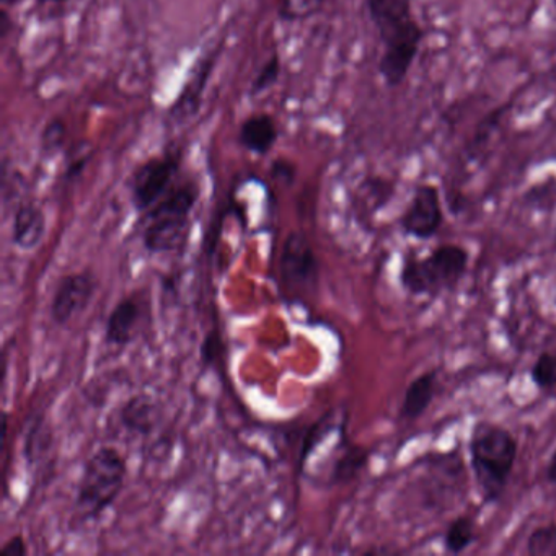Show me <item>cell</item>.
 Here are the masks:
<instances>
[{
  "instance_id": "f1b7e54d",
  "label": "cell",
  "mask_w": 556,
  "mask_h": 556,
  "mask_svg": "<svg viewBox=\"0 0 556 556\" xmlns=\"http://www.w3.org/2000/svg\"><path fill=\"white\" fill-rule=\"evenodd\" d=\"M2 555L4 556H25L27 555V545L21 535L14 536L2 546Z\"/></svg>"
},
{
  "instance_id": "52a82bcc",
  "label": "cell",
  "mask_w": 556,
  "mask_h": 556,
  "mask_svg": "<svg viewBox=\"0 0 556 556\" xmlns=\"http://www.w3.org/2000/svg\"><path fill=\"white\" fill-rule=\"evenodd\" d=\"M279 273L289 301L304 302L317 291L320 263L304 232L289 233L282 245Z\"/></svg>"
},
{
  "instance_id": "d4e9b609",
  "label": "cell",
  "mask_w": 556,
  "mask_h": 556,
  "mask_svg": "<svg viewBox=\"0 0 556 556\" xmlns=\"http://www.w3.org/2000/svg\"><path fill=\"white\" fill-rule=\"evenodd\" d=\"M66 141V123L54 118L45 125L40 135V149L45 154H56L64 148Z\"/></svg>"
},
{
  "instance_id": "f546056e",
  "label": "cell",
  "mask_w": 556,
  "mask_h": 556,
  "mask_svg": "<svg viewBox=\"0 0 556 556\" xmlns=\"http://www.w3.org/2000/svg\"><path fill=\"white\" fill-rule=\"evenodd\" d=\"M12 30H14V21H12L8 8H2V11H0V38L8 40Z\"/></svg>"
},
{
  "instance_id": "ba28073f",
  "label": "cell",
  "mask_w": 556,
  "mask_h": 556,
  "mask_svg": "<svg viewBox=\"0 0 556 556\" xmlns=\"http://www.w3.org/2000/svg\"><path fill=\"white\" fill-rule=\"evenodd\" d=\"M444 224L441 191L435 185L419 184L413 191L405 213L400 217V227L406 236L416 240H429Z\"/></svg>"
},
{
  "instance_id": "2e32d148",
  "label": "cell",
  "mask_w": 556,
  "mask_h": 556,
  "mask_svg": "<svg viewBox=\"0 0 556 556\" xmlns=\"http://www.w3.org/2000/svg\"><path fill=\"white\" fill-rule=\"evenodd\" d=\"M510 103L506 105L497 106V109L491 110L486 116L480 119L477 128H475L473 135L468 139L467 148H465V154H467L468 161H477L480 154L486 152L488 146L493 141L496 132L500 131V126L503 125L504 116L510 112Z\"/></svg>"
},
{
  "instance_id": "30bf717a",
  "label": "cell",
  "mask_w": 556,
  "mask_h": 556,
  "mask_svg": "<svg viewBox=\"0 0 556 556\" xmlns=\"http://www.w3.org/2000/svg\"><path fill=\"white\" fill-rule=\"evenodd\" d=\"M220 50H223V45L207 53L206 56L201 58L190 79L181 89L180 96L177 97L174 105H172L170 118L178 123V125L190 122L200 112L201 102H203L211 74H213L217 60L220 58Z\"/></svg>"
},
{
  "instance_id": "d6a6232c",
  "label": "cell",
  "mask_w": 556,
  "mask_h": 556,
  "mask_svg": "<svg viewBox=\"0 0 556 556\" xmlns=\"http://www.w3.org/2000/svg\"><path fill=\"white\" fill-rule=\"evenodd\" d=\"M0 2H2V8L14 9L21 5L24 0H0Z\"/></svg>"
},
{
  "instance_id": "d6986e66",
  "label": "cell",
  "mask_w": 556,
  "mask_h": 556,
  "mask_svg": "<svg viewBox=\"0 0 556 556\" xmlns=\"http://www.w3.org/2000/svg\"><path fill=\"white\" fill-rule=\"evenodd\" d=\"M475 540V519L473 517L464 516L455 517L448 523L444 533V548L451 555H460Z\"/></svg>"
},
{
  "instance_id": "836d02e7",
  "label": "cell",
  "mask_w": 556,
  "mask_h": 556,
  "mask_svg": "<svg viewBox=\"0 0 556 556\" xmlns=\"http://www.w3.org/2000/svg\"><path fill=\"white\" fill-rule=\"evenodd\" d=\"M553 2H555V8H556V0H553Z\"/></svg>"
},
{
  "instance_id": "4316f807",
  "label": "cell",
  "mask_w": 556,
  "mask_h": 556,
  "mask_svg": "<svg viewBox=\"0 0 556 556\" xmlns=\"http://www.w3.org/2000/svg\"><path fill=\"white\" fill-rule=\"evenodd\" d=\"M220 350H223V341H220L219 334L216 331H211L201 344V359L206 366H211L219 359Z\"/></svg>"
},
{
  "instance_id": "e0dca14e",
  "label": "cell",
  "mask_w": 556,
  "mask_h": 556,
  "mask_svg": "<svg viewBox=\"0 0 556 556\" xmlns=\"http://www.w3.org/2000/svg\"><path fill=\"white\" fill-rule=\"evenodd\" d=\"M370 452L361 445L348 444L334 460L331 468V483H350L359 477L361 471L369 464Z\"/></svg>"
},
{
  "instance_id": "277c9868",
  "label": "cell",
  "mask_w": 556,
  "mask_h": 556,
  "mask_svg": "<svg viewBox=\"0 0 556 556\" xmlns=\"http://www.w3.org/2000/svg\"><path fill=\"white\" fill-rule=\"evenodd\" d=\"M470 263V253L455 243L435 247L426 258L408 255L400 271V285L409 295L438 298L454 291L464 278Z\"/></svg>"
},
{
  "instance_id": "ffe728a7",
  "label": "cell",
  "mask_w": 556,
  "mask_h": 556,
  "mask_svg": "<svg viewBox=\"0 0 556 556\" xmlns=\"http://www.w3.org/2000/svg\"><path fill=\"white\" fill-rule=\"evenodd\" d=\"M327 0H278L276 14L286 24H298L315 17L318 12L324 11Z\"/></svg>"
},
{
  "instance_id": "603a6c76",
  "label": "cell",
  "mask_w": 556,
  "mask_h": 556,
  "mask_svg": "<svg viewBox=\"0 0 556 556\" xmlns=\"http://www.w3.org/2000/svg\"><path fill=\"white\" fill-rule=\"evenodd\" d=\"M527 552L532 556H556V523L533 530L527 540Z\"/></svg>"
},
{
  "instance_id": "7402d4cb",
  "label": "cell",
  "mask_w": 556,
  "mask_h": 556,
  "mask_svg": "<svg viewBox=\"0 0 556 556\" xmlns=\"http://www.w3.org/2000/svg\"><path fill=\"white\" fill-rule=\"evenodd\" d=\"M530 380L542 392L556 389V354L542 353L530 369Z\"/></svg>"
},
{
  "instance_id": "1f68e13d",
  "label": "cell",
  "mask_w": 556,
  "mask_h": 556,
  "mask_svg": "<svg viewBox=\"0 0 556 556\" xmlns=\"http://www.w3.org/2000/svg\"><path fill=\"white\" fill-rule=\"evenodd\" d=\"M37 2V5H40V8H47V5H64L70 2V0H35Z\"/></svg>"
},
{
  "instance_id": "83f0119b",
  "label": "cell",
  "mask_w": 556,
  "mask_h": 556,
  "mask_svg": "<svg viewBox=\"0 0 556 556\" xmlns=\"http://www.w3.org/2000/svg\"><path fill=\"white\" fill-rule=\"evenodd\" d=\"M298 168L288 159H276L271 164V177L279 184L291 185L294 184Z\"/></svg>"
},
{
  "instance_id": "ac0fdd59",
  "label": "cell",
  "mask_w": 556,
  "mask_h": 556,
  "mask_svg": "<svg viewBox=\"0 0 556 556\" xmlns=\"http://www.w3.org/2000/svg\"><path fill=\"white\" fill-rule=\"evenodd\" d=\"M51 444H53V432L48 426L43 415L34 416L28 422L27 434H25L24 454L28 464L35 465L43 460L50 454Z\"/></svg>"
},
{
  "instance_id": "7a4b0ae2",
  "label": "cell",
  "mask_w": 556,
  "mask_h": 556,
  "mask_svg": "<svg viewBox=\"0 0 556 556\" xmlns=\"http://www.w3.org/2000/svg\"><path fill=\"white\" fill-rule=\"evenodd\" d=\"M470 467L484 503H497L517 460V441L509 429L493 422H478L471 431Z\"/></svg>"
},
{
  "instance_id": "8992f818",
  "label": "cell",
  "mask_w": 556,
  "mask_h": 556,
  "mask_svg": "<svg viewBox=\"0 0 556 556\" xmlns=\"http://www.w3.org/2000/svg\"><path fill=\"white\" fill-rule=\"evenodd\" d=\"M184 154L180 148H168L164 154L141 162L129 178L131 204L139 214L155 206L178 181Z\"/></svg>"
},
{
  "instance_id": "cb8c5ba5",
  "label": "cell",
  "mask_w": 556,
  "mask_h": 556,
  "mask_svg": "<svg viewBox=\"0 0 556 556\" xmlns=\"http://www.w3.org/2000/svg\"><path fill=\"white\" fill-rule=\"evenodd\" d=\"M337 413L328 412L327 415L321 416L314 426H312L311 431L307 432V438L304 441V447H302L301 455V464H304L307 460L311 452H314L315 448L320 445V442L337 428Z\"/></svg>"
},
{
  "instance_id": "8fae6325",
  "label": "cell",
  "mask_w": 556,
  "mask_h": 556,
  "mask_svg": "<svg viewBox=\"0 0 556 556\" xmlns=\"http://www.w3.org/2000/svg\"><path fill=\"white\" fill-rule=\"evenodd\" d=\"M142 314L144 308L139 295L132 294L122 299L106 320L105 343L116 348H125L131 343L141 325Z\"/></svg>"
},
{
  "instance_id": "484cf974",
  "label": "cell",
  "mask_w": 556,
  "mask_h": 556,
  "mask_svg": "<svg viewBox=\"0 0 556 556\" xmlns=\"http://www.w3.org/2000/svg\"><path fill=\"white\" fill-rule=\"evenodd\" d=\"M93 148L89 141L79 142L71 149L67 155L66 180L73 181L83 175L89 162L92 161Z\"/></svg>"
},
{
  "instance_id": "3957f363",
  "label": "cell",
  "mask_w": 556,
  "mask_h": 556,
  "mask_svg": "<svg viewBox=\"0 0 556 556\" xmlns=\"http://www.w3.org/2000/svg\"><path fill=\"white\" fill-rule=\"evenodd\" d=\"M200 185L187 178L177 181L172 190L144 214L142 243L152 255L174 252L184 245L190 229L191 214L200 201Z\"/></svg>"
},
{
  "instance_id": "9a60e30c",
  "label": "cell",
  "mask_w": 556,
  "mask_h": 556,
  "mask_svg": "<svg viewBox=\"0 0 556 556\" xmlns=\"http://www.w3.org/2000/svg\"><path fill=\"white\" fill-rule=\"evenodd\" d=\"M157 421V405L148 395H135L119 409V422L131 434L146 435Z\"/></svg>"
},
{
  "instance_id": "4dcf8cb0",
  "label": "cell",
  "mask_w": 556,
  "mask_h": 556,
  "mask_svg": "<svg viewBox=\"0 0 556 556\" xmlns=\"http://www.w3.org/2000/svg\"><path fill=\"white\" fill-rule=\"evenodd\" d=\"M545 475L548 483L556 484V448L549 457L548 465H546Z\"/></svg>"
},
{
  "instance_id": "9c48e42d",
  "label": "cell",
  "mask_w": 556,
  "mask_h": 556,
  "mask_svg": "<svg viewBox=\"0 0 556 556\" xmlns=\"http://www.w3.org/2000/svg\"><path fill=\"white\" fill-rule=\"evenodd\" d=\"M97 291V279L93 273L77 271L61 278L53 301H51V317L60 327H66L77 315L89 307Z\"/></svg>"
},
{
  "instance_id": "44dd1931",
  "label": "cell",
  "mask_w": 556,
  "mask_h": 556,
  "mask_svg": "<svg viewBox=\"0 0 556 556\" xmlns=\"http://www.w3.org/2000/svg\"><path fill=\"white\" fill-rule=\"evenodd\" d=\"M282 73V61L279 56L278 51L271 54L265 63L260 67L256 76L253 77L252 84H250L249 96L260 97L263 93L268 92L271 87L278 84L279 77Z\"/></svg>"
},
{
  "instance_id": "5b68a950",
  "label": "cell",
  "mask_w": 556,
  "mask_h": 556,
  "mask_svg": "<svg viewBox=\"0 0 556 556\" xmlns=\"http://www.w3.org/2000/svg\"><path fill=\"white\" fill-rule=\"evenodd\" d=\"M128 465L115 447H100L84 465L77 484L76 507L84 520L96 519L105 513L125 484Z\"/></svg>"
},
{
  "instance_id": "4fadbf2b",
  "label": "cell",
  "mask_w": 556,
  "mask_h": 556,
  "mask_svg": "<svg viewBox=\"0 0 556 556\" xmlns=\"http://www.w3.org/2000/svg\"><path fill=\"white\" fill-rule=\"evenodd\" d=\"M47 216L34 201L18 204L12 224V242L22 250H34L43 242Z\"/></svg>"
},
{
  "instance_id": "6da1fadb",
  "label": "cell",
  "mask_w": 556,
  "mask_h": 556,
  "mask_svg": "<svg viewBox=\"0 0 556 556\" xmlns=\"http://www.w3.org/2000/svg\"><path fill=\"white\" fill-rule=\"evenodd\" d=\"M370 24L382 43L379 74L389 89L405 83L421 51L425 30L416 21L413 0H364Z\"/></svg>"
},
{
  "instance_id": "7c38bea8",
  "label": "cell",
  "mask_w": 556,
  "mask_h": 556,
  "mask_svg": "<svg viewBox=\"0 0 556 556\" xmlns=\"http://www.w3.org/2000/svg\"><path fill=\"white\" fill-rule=\"evenodd\" d=\"M239 144L255 155H268L279 139V126L269 113H253L239 128Z\"/></svg>"
},
{
  "instance_id": "5bb4252c",
  "label": "cell",
  "mask_w": 556,
  "mask_h": 556,
  "mask_svg": "<svg viewBox=\"0 0 556 556\" xmlns=\"http://www.w3.org/2000/svg\"><path fill=\"white\" fill-rule=\"evenodd\" d=\"M435 386H438V372L435 370H429V372L416 377L406 389L402 409H400L402 418L409 419V421L421 418L431 406L432 400H434L435 389H438Z\"/></svg>"
}]
</instances>
